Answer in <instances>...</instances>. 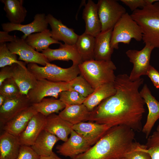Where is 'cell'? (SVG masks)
<instances>
[{"mask_svg": "<svg viewBox=\"0 0 159 159\" xmlns=\"http://www.w3.org/2000/svg\"><path fill=\"white\" fill-rule=\"evenodd\" d=\"M143 82L141 78L132 81L125 74L116 76L114 82L115 93L91 112L88 121L111 127L124 125L135 132L142 131L145 103L139 89Z\"/></svg>", "mask_w": 159, "mask_h": 159, "instance_id": "6da1fadb", "label": "cell"}, {"mask_svg": "<svg viewBox=\"0 0 159 159\" xmlns=\"http://www.w3.org/2000/svg\"><path fill=\"white\" fill-rule=\"evenodd\" d=\"M138 143L133 130L124 125L115 126L87 151L72 159H121Z\"/></svg>", "mask_w": 159, "mask_h": 159, "instance_id": "7a4b0ae2", "label": "cell"}, {"mask_svg": "<svg viewBox=\"0 0 159 159\" xmlns=\"http://www.w3.org/2000/svg\"><path fill=\"white\" fill-rule=\"evenodd\" d=\"M143 32L142 40L159 49V1L138 9L130 15Z\"/></svg>", "mask_w": 159, "mask_h": 159, "instance_id": "3957f363", "label": "cell"}, {"mask_svg": "<svg viewBox=\"0 0 159 159\" xmlns=\"http://www.w3.org/2000/svg\"><path fill=\"white\" fill-rule=\"evenodd\" d=\"M78 67L80 74L94 90L115 80L114 71L116 67L111 60H90L83 62Z\"/></svg>", "mask_w": 159, "mask_h": 159, "instance_id": "277c9868", "label": "cell"}, {"mask_svg": "<svg viewBox=\"0 0 159 159\" xmlns=\"http://www.w3.org/2000/svg\"><path fill=\"white\" fill-rule=\"evenodd\" d=\"M143 32L140 26L126 12L113 28L110 45L112 48L117 49L120 43L129 44L132 39L138 42L142 40Z\"/></svg>", "mask_w": 159, "mask_h": 159, "instance_id": "5b68a950", "label": "cell"}, {"mask_svg": "<svg viewBox=\"0 0 159 159\" xmlns=\"http://www.w3.org/2000/svg\"><path fill=\"white\" fill-rule=\"evenodd\" d=\"M27 68L37 80L45 79L54 82H69L80 73L78 65L73 64L64 68L49 62L43 67L30 63L27 64Z\"/></svg>", "mask_w": 159, "mask_h": 159, "instance_id": "8992f818", "label": "cell"}, {"mask_svg": "<svg viewBox=\"0 0 159 159\" xmlns=\"http://www.w3.org/2000/svg\"><path fill=\"white\" fill-rule=\"evenodd\" d=\"M97 4L102 25L101 32L112 29L126 13L125 8L116 0H99Z\"/></svg>", "mask_w": 159, "mask_h": 159, "instance_id": "52a82bcc", "label": "cell"}, {"mask_svg": "<svg viewBox=\"0 0 159 159\" xmlns=\"http://www.w3.org/2000/svg\"><path fill=\"white\" fill-rule=\"evenodd\" d=\"M69 82H54L45 79H37L36 85L29 91L27 96L32 104L39 102L47 97L58 99L61 92L70 90Z\"/></svg>", "mask_w": 159, "mask_h": 159, "instance_id": "ba28073f", "label": "cell"}, {"mask_svg": "<svg viewBox=\"0 0 159 159\" xmlns=\"http://www.w3.org/2000/svg\"><path fill=\"white\" fill-rule=\"evenodd\" d=\"M155 48L149 44H145L141 50L129 49L125 52L133 67L129 78L134 81L140 78L142 75H146L151 66L150 61L151 52Z\"/></svg>", "mask_w": 159, "mask_h": 159, "instance_id": "9c48e42d", "label": "cell"}, {"mask_svg": "<svg viewBox=\"0 0 159 159\" xmlns=\"http://www.w3.org/2000/svg\"><path fill=\"white\" fill-rule=\"evenodd\" d=\"M6 45L11 52L19 56V60L26 63H34L44 66L50 62L42 53L37 51L21 38L19 37L16 41Z\"/></svg>", "mask_w": 159, "mask_h": 159, "instance_id": "30bf717a", "label": "cell"}, {"mask_svg": "<svg viewBox=\"0 0 159 159\" xmlns=\"http://www.w3.org/2000/svg\"><path fill=\"white\" fill-rule=\"evenodd\" d=\"M32 105L27 95L20 94L7 99L0 107V125L3 126L8 121Z\"/></svg>", "mask_w": 159, "mask_h": 159, "instance_id": "8fae6325", "label": "cell"}, {"mask_svg": "<svg viewBox=\"0 0 159 159\" xmlns=\"http://www.w3.org/2000/svg\"><path fill=\"white\" fill-rule=\"evenodd\" d=\"M67 140L57 145V152L62 156L72 158L87 151L91 147L86 140L73 129Z\"/></svg>", "mask_w": 159, "mask_h": 159, "instance_id": "7c38bea8", "label": "cell"}, {"mask_svg": "<svg viewBox=\"0 0 159 159\" xmlns=\"http://www.w3.org/2000/svg\"><path fill=\"white\" fill-rule=\"evenodd\" d=\"M48 24L45 14H36L34 17L33 21L26 24H15L9 22L1 24L4 31L9 32L14 31H19L22 32L24 35L21 38L25 40L29 35L35 32H41L47 29Z\"/></svg>", "mask_w": 159, "mask_h": 159, "instance_id": "4fadbf2b", "label": "cell"}, {"mask_svg": "<svg viewBox=\"0 0 159 159\" xmlns=\"http://www.w3.org/2000/svg\"><path fill=\"white\" fill-rule=\"evenodd\" d=\"M111 127L90 121L74 125L73 129L82 136L92 146L97 143Z\"/></svg>", "mask_w": 159, "mask_h": 159, "instance_id": "5bb4252c", "label": "cell"}, {"mask_svg": "<svg viewBox=\"0 0 159 159\" xmlns=\"http://www.w3.org/2000/svg\"><path fill=\"white\" fill-rule=\"evenodd\" d=\"M140 92L148 110L147 120L142 130L147 139L155 123L159 119V102L152 95L146 84L144 85Z\"/></svg>", "mask_w": 159, "mask_h": 159, "instance_id": "9a60e30c", "label": "cell"}, {"mask_svg": "<svg viewBox=\"0 0 159 159\" xmlns=\"http://www.w3.org/2000/svg\"><path fill=\"white\" fill-rule=\"evenodd\" d=\"M42 53L49 62L54 60H71L73 64L78 65L83 62L75 44H62L58 49H53L48 48L43 51Z\"/></svg>", "mask_w": 159, "mask_h": 159, "instance_id": "2e32d148", "label": "cell"}, {"mask_svg": "<svg viewBox=\"0 0 159 159\" xmlns=\"http://www.w3.org/2000/svg\"><path fill=\"white\" fill-rule=\"evenodd\" d=\"M47 22L50 26L51 37L57 41H63L65 44H75L79 36L73 29L67 27L60 20H58L51 14L46 15Z\"/></svg>", "mask_w": 159, "mask_h": 159, "instance_id": "e0dca14e", "label": "cell"}, {"mask_svg": "<svg viewBox=\"0 0 159 159\" xmlns=\"http://www.w3.org/2000/svg\"><path fill=\"white\" fill-rule=\"evenodd\" d=\"M46 117L39 113L34 115L25 130L18 136L21 145L31 146L44 130Z\"/></svg>", "mask_w": 159, "mask_h": 159, "instance_id": "ac0fdd59", "label": "cell"}, {"mask_svg": "<svg viewBox=\"0 0 159 159\" xmlns=\"http://www.w3.org/2000/svg\"><path fill=\"white\" fill-rule=\"evenodd\" d=\"M38 113L32 105L7 122L3 126L4 131L19 136L25 130L29 121Z\"/></svg>", "mask_w": 159, "mask_h": 159, "instance_id": "d6986e66", "label": "cell"}, {"mask_svg": "<svg viewBox=\"0 0 159 159\" xmlns=\"http://www.w3.org/2000/svg\"><path fill=\"white\" fill-rule=\"evenodd\" d=\"M11 66L12 78L19 86L21 93L27 95L29 91L36 85L37 79L26 66L16 63Z\"/></svg>", "mask_w": 159, "mask_h": 159, "instance_id": "ffe728a7", "label": "cell"}, {"mask_svg": "<svg viewBox=\"0 0 159 159\" xmlns=\"http://www.w3.org/2000/svg\"><path fill=\"white\" fill-rule=\"evenodd\" d=\"M73 125L53 113L46 117L44 130L55 135L60 140L66 141L73 130Z\"/></svg>", "mask_w": 159, "mask_h": 159, "instance_id": "44dd1931", "label": "cell"}, {"mask_svg": "<svg viewBox=\"0 0 159 159\" xmlns=\"http://www.w3.org/2000/svg\"><path fill=\"white\" fill-rule=\"evenodd\" d=\"M82 17L85 24V33L95 37L101 32L102 25L97 4L92 0H88L85 4Z\"/></svg>", "mask_w": 159, "mask_h": 159, "instance_id": "7402d4cb", "label": "cell"}, {"mask_svg": "<svg viewBox=\"0 0 159 159\" xmlns=\"http://www.w3.org/2000/svg\"><path fill=\"white\" fill-rule=\"evenodd\" d=\"M21 146L18 136L4 131L0 136V159H16Z\"/></svg>", "mask_w": 159, "mask_h": 159, "instance_id": "603a6c76", "label": "cell"}, {"mask_svg": "<svg viewBox=\"0 0 159 159\" xmlns=\"http://www.w3.org/2000/svg\"><path fill=\"white\" fill-rule=\"evenodd\" d=\"M112 29L101 32L95 37V59L111 61L114 49L111 48L110 42Z\"/></svg>", "mask_w": 159, "mask_h": 159, "instance_id": "cb8c5ba5", "label": "cell"}, {"mask_svg": "<svg viewBox=\"0 0 159 159\" xmlns=\"http://www.w3.org/2000/svg\"><path fill=\"white\" fill-rule=\"evenodd\" d=\"M91 112L83 104L66 105L58 114L62 119L73 125L88 120Z\"/></svg>", "mask_w": 159, "mask_h": 159, "instance_id": "d4e9b609", "label": "cell"}, {"mask_svg": "<svg viewBox=\"0 0 159 159\" xmlns=\"http://www.w3.org/2000/svg\"><path fill=\"white\" fill-rule=\"evenodd\" d=\"M59 140L55 135L44 130L31 147L39 156H47L53 153L54 145Z\"/></svg>", "mask_w": 159, "mask_h": 159, "instance_id": "484cf974", "label": "cell"}, {"mask_svg": "<svg viewBox=\"0 0 159 159\" xmlns=\"http://www.w3.org/2000/svg\"><path fill=\"white\" fill-rule=\"evenodd\" d=\"M4 4V9L10 22L21 24L24 21L27 11L23 6V0H1Z\"/></svg>", "mask_w": 159, "mask_h": 159, "instance_id": "4316f807", "label": "cell"}, {"mask_svg": "<svg viewBox=\"0 0 159 159\" xmlns=\"http://www.w3.org/2000/svg\"><path fill=\"white\" fill-rule=\"evenodd\" d=\"M116 92L114 82L102 85L95 89L86 98L83 104L91 112L103 100L114 95Z\"/></svg>", "mask_w": 159, "mask_h": 159, "instance_id": "83f0119b", "label": "cell"}, {"mask_svg": "<svg viewBox=\"0 0 159 159\" xmlns=\"http://www.w3.org/2000/svg\"><path fill=\"white\" fill-rule=\"evenodd\" d=\"M24 41L39 52L47 49L51 44H62L52 38L50 31L48 29L41 32L29 35Z\"/></svg>", "mask_w": 159, "mask_h": 159, "instance_id": "f1b7e54d", "label": "cell"}, {"mask_svg": "<svg viewBox=\"0 0 159 159\" xmlns=\"http://www.w3.org/2000/svg\"><path fill=\"white\" fill-rule=\"evenodd\" d=\"M95 37L84 32L79 36L75 44L83 62L95 59Z\"/></svg>", "mask_w": 159, "mask_h": 159, "instance_id": "f546056e", "label": "cell"}, {"mask_svg": "<svg viewBox=\"0 0 159 159\" xmlns=\"http://www.w3.org/2000/svg\"><path fill=\"white\" fill-rule=\"evenodd\" d=\"M37 112L47 117L53 113H59L66 105L59 99L44 98L39 102L32 104Z\"/></svg>", "mask_w": 159, "mask_h": 159, "instance_id": "4dcf8cb0", "label": "cell"}, {"mask_svg": "<svg viewBox=\"0 0 159 159\" xmlns=\"http://www.w3.org/2000/svg\"><path fill=\"white\" fill-rule=\"evenodd\" d=\"M147 139L146 144H140L138 148L148 154L151 159H159V132H154Z\"/></svg>", "mask_w": 159, "mask_h": 159, "instance_id": "1f68e13d", "label": "cell"}, {"mask_svg": "<svg viewBox=\"0 0 159 159\" xmlns=\"http://www.w3.org/2000/svg\"><path fill=\"white\" fill-rule=\"evenodd\" d=\"M17 55L10 51L5 43H0V68L15 63L26 66L25 62L18 60Z\"/></svg>", "mask_w": 159, "mask_h": 159, "instance_id": "d6a6232c", "label": "cell"}, {"mask_svg": "<svg viewBox=\"0 0 159 159\" xmlns=\"http://www.w3.org/2000/svg\"><path fill=\"white\" fill-rule=\"evenodd\" d=\"M69 82L70 90L77 92L85 98L92 93L94 90L90 84L80 74Z\"/></svg>", "mask_w": 159, "mask_h": 159, "instance_id": "836d02e7", "label": "cell"}, {"mask_svg": "<svg viewBox=\"0 0 159 159\" xmlns=\"http://www.w3.org/2000/svg\"><path fill=\"white\" fill-rule=\"evenodd\" d=\"M20 94L19 86L12 78L6 79L0 85V95L7 99L16 97Z\"/></svg>", "mask_w": 159, "mask_h": 159, "instance_id": "e575fe53", "label": "cell"}, {"mask_svg": "<svg viewBox=\"0 0 159 159\" xmlns=\"http://www.w3.org/2000/svg\"><path fill=\"white\" fill-rule=\"evenodd\" d=\"M59 97V99L66 105L83 104L86 99L77 92L72 90L62 92Z\"/></svg>", "mask_w": 159, "mask_h": 159, "instance_id": "d590c367", "label": "cell"}, {"mask_svg": "<svg viewBox=\"0 0 159 159\" xmlns=\"http://www.w3.org/2000/svg\"><path fill=\"white\" fill-rule=\"evenodd\" d=\"M40 157L31 146L21 145L19 155L16 159H39Z\"/></svg>", "mask_w": 159, "mask_h": 159, "instance_id": "8d00e7d4", "label": "cell"}, {"mask_svg": "<svg viewBox=\"0 0 159 159\" xmlns=\"http://www.w3.org/2000/svg\"><path fill=\"white\" fill-rule=\"evenodd\" d=\"M137 146L125 156L126 159H151L148 153L140 150Z\"/></svg>", "mask_w": 159, "mask_h": 159, "instance_id": "74e56055", "label": "cell"}, {"mask_svg": "<svg viewBox=\"0 0 159 159\" xmlns=\"http://www.w3.org/2000/svg\"><path fill=\"white\" fill-rule=\"evenodd\" d=\"M120 1L127 6L133 12L138 8H143L148 4L147 0H121Z\"/></svg>", "mask_w": 159, "mask_h": 159, "instance_id": "f35d334b", "label": "cell"}, {"mask_svg": "<svg viewBox=\"0 0 159 159\" xmlns=\"http://www.w3.org/2000/svg\"><path fill=\"white\" fill-rule=\"evenodd\" d=\"M155 87L159 88V72L152 66L150 67L147 74Z\"/></svg>", "mask_w": 159, "mask_h": 159, "instance_id": "ab89813d", "label": "cell"}, {"mask_svg": "<svg viewBox=\"0 0 159 159\" xmlns=\"http://www.w3.org/2000/svg\"><path fill=\"white\" fill-rule=\"evenodd\" d=\"M12 68L11 65L1 68L0 70V85L7 79L12 78Z\"/></svg>", "mask_w": 159, "mask_h": 159, "instance_id": "60d3db41", "label": "cell"}, {"mask_svg": "<svg viewBox=\"0 0 159 159\" xmlns=\"http://www.w3.org/2000/svg\"><path fill=\"white\" fill-rule=\"evenodd\" d=\"M19 37L16 35H11L9 32L5 31L0 32V43L9 42H12L16 41Z\"/></svg>", "mask_w": 159, "mask_h": 159, "instance_id": "b9f144b4", "label": "cell"}, {"mask_svg": "<svg viewBox=\"0 0 159 159\" xmlns=\"http://www.w3.org/2000/svg\"><path fill=\"white\" fill-rule=\"evenodd\" d=\"M39 159H62L59 157L54 152L49 156H40Z\"/></svg>", "mask_w": 159, "mask_h": 159, "instance_id": "7bdbcfd3", "label": "cell"}, {"mask_svg": "<svg viewBox=\"0 0 159 159\" xmlns=\"http://www.w3.org/2000/svg\"><path fill=\"white\" fill-rule=\"evenodd\" d=\"M6 98L1 95H0V107L3 105L6 102Z\"/></svg>", "mask_w": 159, "mask_h": 159, "instance_id": "ee69618b", "label": "cell"}, {"mask_svg": "<svg viewBox=\"0 0 159 159\" xmlns=\"http://www.w3.org/2000/svg\"><path fill=\"white\" fill-rule=\"evenodd\" d=\"M156 131L159 132V124L157 126V128Z\"/></svg>", "mask_w": 159, "mask_h": 159, "instance_id": "f6af8a7d", "label": "cell"}, {"mask_svg": "<svg viewBox=\"0 0 159 159\" xmlns=\"http://www.w3.org/2000/svg\"><path fill=\"white\" fill-rule=\"evenodd\" d=\"M121 159H126V158L125 157V158H122Z\"/></svg>", "mask_w": 159, "mask_h": 159, "instance_id": "bcb514c9", "label": "cell"}]
</instances>
